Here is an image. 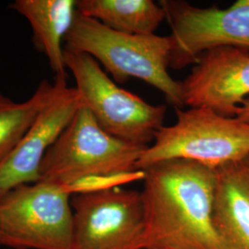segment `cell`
Here are the masks:
<instances>
[{"label":"cell","mask_w":249,"mask_h":249,"mask_svg":"<svg viewBox=\"0 0 249 249\" xmlns=\"http://www.w3.org/2000/svg\"><path fill=\"white\" fill-rule=\"evenodd\" d=\"M144 172L142 249H219L213 224L215 169L176 159Z\"/></svg>","instance_id":"obj_1"},{"label":"cell","mask_w":249,"mask_h":249,"mask_svg":"<svg viewBox=\"0 0 249 249\" xmlns=\"http://www.w3.org/2000/svg\"><path fill=\"white\" fill-rule=\"evenodd\" d=\"M65 42L66 48L93 57L116 82L124 83L130 78L143 80L159 89L176 109L185 107L181 82L168 72L169 36L126 35L77 9Z\"/></svg>","instance_id":"obj_2"},{"label":"cell","mask_w":249,"mask_h":249,"mask_svg":"<svg viewBox=\"0 0 249 249\" xmlns=\"http://www.w3.org/2000/svg\"><path fill=\"white\" fill-rule=\"evenodd\" d=\"M148 146L121 141L107 133L82 106L45 154L41 181L69 187L137 171L136 164Z\"/></svg>","instance_id":"obj_3"},{"label":"cell","mask_w":249,"mask_h":249,"mask_svg":"<svg viewBox=\"0 0 249 249\" xmlns=\"http://www.w3.org/2000/svg\"><path fill=\"white\" fill-rule=\"evenodd\" d=\"M177 122L163 125L136 164L144 171L164 160H193L216 169L249 155V123L205 107L176 109Z\"/></svg>","instance_id":"obj_4"},{"label":"cell","mask_w":249,"mask_h":249,"mask_svg":"<svg viewBox=\"0 0 249 249\" xmlns=\"http://www.w3.org/2000/svg\"><path fill=\"white\" fill-rule=\"evenodd\" d=\"M64 59L82 105L107 133L126 142L150 146L163 126L167 108L153 106L122 89L87 53L64 47Z\"/></svg>","instance_id":"obj_5"},{"label":"cell","mask_w":249,"mask_h":249,"mask_svg":"<svg viewBox=\"0 0 249 249\" xmlns=\"http://www.w3.org/2000/svg\"><path fill=\"white\" fill-rule=\"evenodd\" d=\"M71 190L40 181L0 199V246L12 249H71Z\"/></svg>","instance_id":"obj_6"},{"label":"cell","mask_w":249,"mask_h":249,"mask_svg":"<svg viewBox=\"0 0 249 249\" xmlns=\"http://www.w3.org/2000/svg\"><path fill=\"white\" fill-rule=\"evenodd\" d=\"M71 249H142V194L118 187L73 193Z\"/></svg>","instance_id":"obj_7"},{"label":"cell","mask_w":249,"mask_h":249,"mask_svg":"<svg viewBox=\"0 0 249 249\" xmlns=\"http://www.w3.org/2000/svg\"><path fill=\"white\" fill-rule=\"evenodd\" d=\"M171 28L169 68L194 66L202 53L219 47L249 51V0L227 9L198 8L186 1L160 2Z\"/></svg>","instance_id":"obj_8"},{"label":"cell","mask_w":249,"mask_h":249,"mask_svg":"<svg viewBox=\"0 0 249 249\" xmlns=\"http://www.w3.org/2000/svg\"><path fill=\"white\" fill-rule=\"evenodd\" d=\"M82 106L77 89L69 87L67 79H55L45 107L17 146L0 161V199L16 187L41 181L46 152Z\"/></svg>","instance_id":"obj_9"},{"label":"cell","mask_w":249,"mask_h":249,"mask_svg":"<svg viewBox=\"0 0 249 249\" xmlns=\"http://www.w3.org/2000/svg\"><path fill=\"white\" fill-rule=\"evenodd\" d=\"M185 107H205L227 117L249 96V51L219 47L202 53L181 81Z\"/></svg>","instance_id":"obj_10"},{"label":"cell","mask_w":249,"mask_h":249,"mask_svg":"<svg viewBox=\"0 0 249 249\" xmlns=\"http://www.w3.org/2000/svg\"><path fill=\"white\" fill-rule=\"evenodd\" d=\"M215 172L213 224L219 249H249V155Z\"/></svg>","instance_id":"obj_11"},{"label":"cell","mask_w":249,"mask_h":249,"mask_svg":"<svg viewBox=\"0 0 249 249\" xmlns=\"http://www.w3.org/2000/svg\"><path fill=\"white\" fill-rule=\"evenodd\" d=\"M10 8L29 21L36 48L45 54L55 79H67L63 41L77 12L75 0H16Z\"/></svg>","instance_id":"obj_12"},{"label":"cell","mask_w":249,"mask_h":249,"mask_svg":"<svg viewBox=\"0 0 249 249\" xmlns=\"http://www.w3.org/2000/svg\"><path fill=\"white\" fill-rule=\"evenodd\" d=\"M77 9L112 30L132 36L155 35L165 19L161 5L152 0H78Z\"/></svg>","instance_id":"obj_13"},{"label":"cell","mask_w":249,"mask_h":249,"mask_svg":"<svg viewBox=\"0 0 249 249\" xmlns=\"http://www.w3.org/2000/svg\"><path fill=\"white\" fill-rule=\"evenodd\" d=\"M53 84L43 80L31 98L15 102L0 93V161L17 146L53 91Z\"/></svg>","instance_id":"obj_14"},{"label":"cell","mask_w":249,"mask_h":249,"mask_svg":"<svg viewBox=\"0 0 249 249\" xmlns=\"http://www.w3.org/2000/svg\"><path fill=\"white\" fill-rule=\"evenodd\" d=\"M235 117L249 123V97L246 99L236 109Z\"/></svg>","instance_id":"obj_15"}]
</instances>
